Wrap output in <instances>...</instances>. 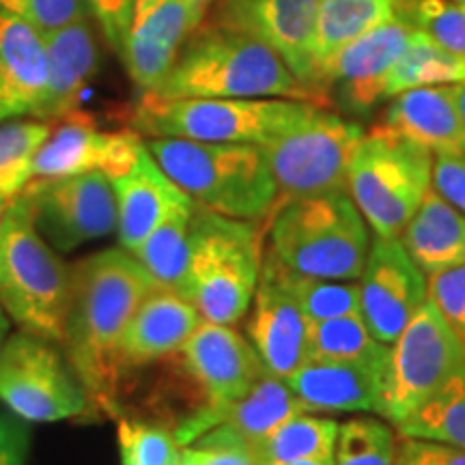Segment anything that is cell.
Returning a JSON list of instances; mask_svg holds the SVG:
<instances>
[{
  "label": "cell",
  "instance_id": "cell-1",
  "mask_svg": "<svg viewBox=\"0 0 465 465\" xmlns=\"http://www.w3.org/2000/svg\"><path fill=\"white\" fill-rule=\"evenodd\" d=\"M155 287L124 248L104 250L72 267L61 349L83 381L97 418H119L121 341L138 304Z\"/></svg>",
  "mask_w": 465,
  "mask_h": 465
},
{
  "label": "cell",
  "instance_id": "cell-2",
  "mask_svg": "<svg viewBox=\"0 0 465 465\" xmlns=\"http://www.w3.org/2000/svg\"><path fill=\"white\" fill-rule=\"evenodd\" d=\"M153 100H188V97H281L322 104L312 91L291 74L274 50L235 28L205 20L174 58L171 72Z\"/></svg>",
  "mask_w": 465,
  "mask_h": 465
},
{
  "label": "cell",
  "instance_id": "cell-3",
  "mask_svg": "<svg viewBox=\"0 0 465 465\" xmlns=\"http://www.w3.org/2000/svg\"><path fill=\"white\" fill-rule=\"evenodd\" d=\"M162 171L201 207L220 216L257 220L281 201L263 147L246 143H201L188 138H144Z\"/></svg>",
  "mask_w": 465,
  "mask_h": 465
},
{
  "label": "cell",
  "instance_id": "cell-4",
  "mask_svg": "<svg viewBox=\"0 0 465 465\" xmlns=\"http://www.w3.org/2000/svg\"><path fill=\"white\" fill-rule=\"evenodd\" d=\"M270 250L304 276L358 281L369 254V224L347 190L278 203Z\"/></svg>",
  "mask_w": 465,
  "mask_h": 465
},
{
  "label": "cell",
  "instance_id": "cell-5",
  "mask_svg": "<svg viewBox=\"0 0 465 465\" xmlns=\"http://www.w3.org/2000/svg\"><path fill=\"white\" fill-rule=\"evenodd\" d=\"M69 287L72 267L37 231L20 192L0 226V306L22 332L61 347Z\"/></svg>",
  "mask_w": 465,
  "mask_h": 465
},
{
  "label": "cell",
  "instance_id": "cell-6",
  "mask_svg": "<svg viewBox=\"0 0 465 465\" xmlns=\"http://www.w3.org/2000/svg\"><path fill=\"white\" fill-rule=\"evenodd\" d=\"M261 265L257 223L196 207L182 295L205 322L232 325L248 315Z\"/></svg>",
  "mask_w": 465,
  "mask_h": 465
},
{
  "label": "cell",
  "instance_id": "cell-7",
  "mask_svg": "<svg viewBox=\"0 0 465 465\" xmlns=\"http://www.w3.org/2000/svg\"><path fill=\"white\" fill-rule=\"evenodd\" d=\"M322 104L281 97H141L132 110L130 127L143 138H188L201 143L263 144L276 141Z\"/></svg>",
  "mask_w": 465,
  "mask_h": 465
},
{
  "label": "cell",
  "instance_id": "cell-8",
  "mask_svg": "<svg viewBox=\"0 0 465 465\" xmlns=\"http://www.w3.org/2000/svg\"><path fill=\"white\" fill-rule=\"evenodd\" d=\"M435 155L391 127L364 132L347 171V192L375 235L399 237L433 188Z\"/></svg>",
  "mask_w": 465,
  "mask_h": 465
},
{
  "label": "cell",
  "instance_id": "cell-9",
  "mask_svg": "<svg viewBox=\"0 0 465 465\" xmlns=\"http://www.w3.org/2000/svg\"><path fill=\"white\" fill-rule=\"evenodd\" d=\"M0 401L26 422L97 418L63 349L22 330L0 353Z\"/></svg>",
  "mask_w": 465,
  "mask_h": 465
},
{
  "label": "cell",
  "instance_id": "cell-10",
  "mask_svg": "<svg viewBox=\"0 0 465 465\" xmlns=\"http://www.w3.org/2000/svg\"><path fill=\"white\" fill-rule=\"evenodd\" d=\"M362 136L358 124L317 106L302 124L263 144L278 203L347 190L349 162Z\"/></svg>",
  "mask_w": 465,
  "mask_h": 465
},
{
  "label": "cell",
  "instance_id": "cell-11",
  "mask_svg": "<svg viewBox=\"0 0 465 465\" xmlns=\"http://www.w3.org/2000/svg\"><path fill=\"white\" fill-rule=\"evenodd\" d=\"M461 366L465 342L427 300L391 345L380 416L397 427Z\"/></svg>",
  "mask_w": 465,
  "mask_h": 465
},
{
  "label": "cell",
  "instance_id": "cell-12",
  "mask_svg": "<svg viewBox=\"0 0 465 465\" xmlns=\"http://www.w3.org/2000/svg\"><path fill=\"white\" fill-rule=\"evenodd\" d=\"M179 353L190 380L199 386L205 399L194 414L174 429L179 444L188 446L209 431L218 411L242 399L257 383L265 373V366L250 341L237 334L231 325L205 319Z\"/></svg>",
  "mask_w": 465,
  "mask_h": 465
},
{
  "label": "cell",
  "instance_id": "cell-13",
  "mask_svg": "<svg viewBox=\"0 0 465 465\" xmlns=\"http://www.w3.org/2000/svg\"><path fill=\"white\" fill-rule=\"evenodd\" d=\"M20 192L31 205L37 231L58 252L106 237L119 224L113 182L102 171L31 179Z\"/></svg>",
  "mask_w": 465,
  "mask_h": 465
},
{
  "label": "cell",
  "instance_id": "cell-14",
  "mask_svg": "<svg viewBox=\"0 0 465 465\" xmlns=\"http://www.w3.org/2000/svg\"><path fill=\"white\" fill-rule=\"evenodd\" d=\"M218 0H134L119 56L141 97L158 91Z\"/></svg>",
  "mask_w": 465,
  "mask_h": 465
},
{
  "label": "cell",
  "instance_id": "cell-15",
  "mask_svg": "<svg viewBox=\"0 0 465 465\" xmlns=\"http://www.w3.org/2000/svg\"><path fill=\"white\" fill-rule=\"evenodd\" d=\"M322 0H218L207 20L263 42L291 74L323 100L315 65V28Z\"/></svg>",
  "mask_w": 465,
  "mask_h": 465
},
{
  "label": "cell",
  "instance_id": "cell-16",
  "mask_svg": "<svg viewBox=\"0 0 465 465\" xmlns=\"http://www.w3.org/2000/svg\"><path fill=\"white\" fill-rule=\"evenodd\" d=\"M360 284V312L377 341L392 345L427 302V276L411 261L401 237L375 235Z\"/></svg>",
  "mask_w": 465,
  "mask_h": 465
},
{
  "label": "cell",
  "instance_id": "cell-17",
  "mask_svg": "<svg viewBox=\"0 0 465 465\" xmlns=\"http://www.w3.org/2000/svg\"><path fill=\"white\" fill-rule=\"evenodd\" d=\"M141 147L143 136L132 127L119 132L100 130L91 114L74 110L52 121L48 138L33 155L28 182L91 171L106 173L110 179L121 177L134 166Z\"/></svg>",
  "mask_w": 465,
  "mask_h": 465
},
{
  "label": "cell",
  "instance_id": "cell-18",
  "mask_svg": "<svg viewBox=\"0 0 465 465\" xmlns=\"http://www.w3.org/2000/svg\"><path fill=\"white\" fill-rule=\"evenodd\" d=\"M248 322V341L267 373L287 377L308 360V319L282 276V265L267 250Z\"/></svg>",
  "mask_w": 465,
  "mask_h": 465
},
{
  "label": "cell",
  "instance_id": "cell-19",
  "mask_svg": "<svg viewBox=\"0 0 465 465\" xmlns=\"http://www.w3.org/2000/svg\"><path fill=\"white\" fill-rule=\"evenodd\" d=\"M416 26L401 11L388 25L373 28L339 52L325 74V91L339 86L342 102L351 110L366 113L386 100V78L410 48Z\"/></svg>",
  "mask_w": 465,
  "mask_h": 465
},
{
  "label": "cell",
  "instance_id": "cell-20",
  "mask_svg": "<svg viewBox=\"0 0 465 465\" xmlns=\"http://www.w3.org/2000/svg\"><path fill=\"white\" fill-rule=\"evenodd\" d=\"M388 362L308 358L284 377L306 411L380 414Z\"/></svg>",
  "mask_w": 465,
  "mask_h": 465
},
{
  "label": "cell",
  "instance_id": "cell-21",
  "mask_svg": "<svg viewBox=\"0 0 465 465\" xmlns=\"http://www.w3.org/2000/svg\"><path fill=\"white\" fill-rule=\"evenodd\" d=\"M201 322L203 317L192 302L177 291L155 284L138 304L121 341L124 375L179 353Z\"/></svg>",
  "mask_w": 465,
  "mask_h": 465
},
{
  "label": "cell",
  "instance_id": "cell-22",
  "mask_svg": "<svg viewBox=\"0 0 465 465\" xmlns=\"http://www.w3.org/2000/svg\"><path fill=\"white\" fill-rule=\"evenodd\" d=\"M45 89L44 37L20 17L0 11V124L37 119Z\"/></svg>",
  "mask_w": 465,
  "mask_h": 465
},
{
  "label": "cell",
  "instance_id": "cell-23",
  "mask_svg": "<svg viewBox=\"0 0 465 465\" xmlns=\"http://www.w3.org/2000/svg\"><path fill=\"white\" fill-rule=\"evenodd\" d=\"M110 182L119 207V243L127 252H134L174 207L190 199L153 160L144 138L134 166Z\"/></svg>",
  "mask_w": 465,
  "mask_h": 465
},
{
  "label": "cell",
  "instance_id": "cell-24",
  "mask_svg": "<svg viewBox=\"0 0 465 465\" xmlns=\"http://www.w3.org/2000/svg\"><path fill=\"white\" fill-rule=\"evenodd\" d=\"M42 37L48 61V89L37 119L58 121L78 110L80 97L100 69V45L86 15Z\"/></svg>",
  "mask_w": 465,
  "mask_h": 465
},
{
  "label": "cell",
  "instance_id": "cell-25",
  "mask_svg": "<svg viewBox=\"0 0 465 465\" xmlns=\"http://www.w3.org/2000/svg\"><path fill=\"white\" fill-rule=\"evenodd\" d=\"M383 125L431 153H465L457 84L411 86L391 97Z\"/></svg>",
  "mask_w": 465,
  "mask_h": 465
},
{
  "label": "cell",
  "instance_id": "cell-26",
  "mask_svg": "<svg viewBox=\"0 0 465 465\" xmlns=\"http://www.w3.org/2000/svg\"><path fill=\"white\" fill-rule=\"evenodd\" d=\"M304 411L306 407L295 397L284 377L265 371L242 399L218 411L205 435L237 441L250 449L257 441L265 440L272 431H276L289 418L304 414Z\"/></svg>",
  "mask_w": 465,
  "mask_h": 465
},
{
  "label": "cell",
  "instance_id": "cell-27",
  "mask_svg": "<svg viewBox=\"0 0 465 465\" xmlns=\"http://www.w3.org/2000/svg\"><path fill=\"white\" fill-rule=\"evenodd\" d=\"M399 237L424 276L465 263V216L433 188Z\"/></svg>",
  "mask_w": 465,
  "mask_h": 465
},
{
  "label": "cell",
  "instance_id": "cell-28",
  "mask_svg": "<svg viewBox=\"0 0 465 465\" xmlns=\"http://www.w3.org/2000/svg\"><path fill=\"white\" fill-rule=\"evenodd\" d=\"M401 15V0H322L315 28V65L325 93V74L342 48Z\"/></svg>",
  "mask_w": 465,
  "mask_h": 465
},
{
  "label": "cell",
  "instance_id": "cell-29",
  "mask_svg": "<svg viewBox=\"0 0 465 465\" xmlns=\"http://www.w3.org/2000/svg\"><path fill=\"white\" fill-rule=\"evenodd\" d=\"M199 203L183 201L149 232L147 240L134 250V259L141 263L160 287L182 293L188 274L192 252V220Z\"/></svg>",
  "mask_w": 465,
  "mask_h": 465
},
{
  "label": "cell",
  "instance_id": "cell-30",
  "mask_svg": "<svg viewBox=\"0 0 465 465\" xmlns=\"http://www.w3.org/2000/svg\"><path fill=\"white\" fill-rule=\"evenodd\" d=\"M341 422L311 411L282 422L276 431L248 449L254 465H289L302 459H334Z\"/></svg>",
  "mask_w": 465,
  "mask_h": 465
},
{
  "label": "cell",
  "instance_id": "cell-31",
  "mask_svg": "<svg viewBox=\"0 0 465 465\" xmlns=\"http://www.w3.org/2000/svg\"><path fill=\"white\" fill-rule=\"evenodd\" d=\"M424 84H465V50L441 48L416 28L410 48L388 74L386 100Z\"/></svg>",
  "mask_w": 465,
  "mask_h": 465
},
{
  "label": "cell",
  "instance_id": "cell-32",
  "mask_svg": "<svg viewBox=\"0 0 465 465\" xmlns=\"http://www.w3.org/2000/svg\"><path fill=\"white\" fill-rule=\"evenodd\" d=\"M394 429L401 438L444 441L465 449V366Z\"/></svg>",
  "mask_w": 465,
  "mask_h": 465
},
{
  "label": "cell",
  "instance_id": "cell-33",
  "mask_svg": "<svg viewBox=\"0 0 465 465\" xmlns=\"http://www.w3.org/2000/svg\"><path fill=\"white\" fill-rule=\"evenodd\" d=\"M391 345L377 341L362 312L308 323V358L388 362Z\"/></svg>",
  "mask_w": 465,
  "mask_h": 465
},
{
  "label": "cell",
  "instance_id": "cell-34",
  "mask_svg": "<svg viewBox=\"0 0 465 465\" xmlns=\"http://www.w3.org/2000/svg\"><path fill=\"white\" fill-rule=\"evenodd\" d=\"M282 265V263H281ZM287 287L298 300L308 323L323 322L360 312V284L353 281H330V278L304 276L282 265Z\"/></svg>",
  "mask_w": 465,
  "mask_h": 465
},
{
  "label": "cell",
  "instance_id": "cell-35",
  "mask_svg": "<svg viewBox=\"0 0 465 465\" xmlns=\"http://www.w3.org/2000/svg\"><path fill=\"white\" fill-rule=\"evenodd\" d=\"M52 130V121L17 119L0 124V190L20 194L28 183L33 155Z\"/></svg>",
  "mask_w": 465,
  "mask_h": 465
},
{
  "label": "cell",
  "instance_id": "cell-36",
  "mask_svg": "<svg viewBox=\"0 0 465 465\" xmlns=\"http://www.w3.org/2000/svg\"><path fill=\"white\" fill-rule=\"evenodd\" d=\"M397 435L377 418H351L341 422L334 465H394Z\"/></svg>",
  "mask_w": 465,
  "mask_h": 465
},
{
  "label": "cell",
  "instance_id": "cell-37",
  "mask_svg": "<svg viewBox=\"0 0 465 465\" xmlns=\"http://www.w3.org/2000/svg\"><path fill=\"white\" fill-rule=\"evenodd\" d=\"M121 463L132 465H182L183 446L174 431L158 424L132 420L121 414L116 418Z\"/></svg>",
  "mask_w": 465,
  "mask_h": 465
},
{
  "label": "cell",
  "instance_id": "cell-38",
  "mask_svg": "<svg viewBox=\"0 0 465 465\" xmlns=\"http://www.w3.org/2000/svg\"><path fill=\"white\" fill-rule=\"evenodd\" d=\"M407 20L433 44L465 50V7L452 0H401Z\"/></svg>",
  "mask_w": 465,
  "mask_h": 465
},
{
  "label": "cell",
  "instance_id": "cell-39",
  "mask_svg": "<svg viewBox=\"0 0 465 465\" xmlns=\"http://www.w3.org/2000/svg\"><path fill=\"white\" fill-rule=\"evenodd\" d=\"M86 9V0H0V11L20 17L39 35L83 20Z\"/></svg>",
  "mask_w": 465,
  "mask_h": 465
},
{
  "label": "cell",
  "instance_id": "cell-40",
  "mask_svg": "<svg viewBox=\"0 0 465 465\" xmlns=\"http://www.w3.org/2000/svg\"><path fill=\"white\" fill-rule=\"evenodd\" d=\"M427 298L465 342V263L427 276Z\"/></svg>",
  "mask_w": 465,
  "mask_h": 465
},
{
  "label": "cell",
  "instance_id": "cell-41",
  "mask_svg": "<svg viewBox=\"0 0 465 465\" xmlns=\"http://www.w3.org/2000/svg\"><path fill=\"white\" fill-rule=\"evenodd\" d=\"M394 465H465V449L444 441L401 438Z\"/></svg>",
  "mask_w": 465,
  "mask_h": 465
},
{
  "label": "cell",
  "instance_id": "cell-42",
  "mask_svg": "<svg viewBox=\"0 0 465 465\" xmlns=\"http://www.w3.org/2000/svg\"><path fill=\"white\" fill-rule=\"evenodd\" d=\"M182 465H254L246 446L203 435L183 446Z\"/></svg>",
  "mask_w": 465,
  "mask_h": 465
},
{
  "label": "cell",
  "instance_id": "cell-43",
  "mask_svg": "<svg viewBox=\"0 0 465 465\" xmlns=\"http://www.w3.org/2000/svg\"><path fill=\"white\" fill-rule=\"evenodd\" d=\"M433 190L465 216V153H435Z\"/></svg>",
  "mask_w": 465,
  "mask_h": 465
},
{
  "label": "cell",
  "instance_id": "cell-44",
  "mask_svg": "<svg viewBox=\"0 0 465 465\" xmlns=\"http://www.w3.org/2000/svg\"><path fill=\"white\" fill-rule=\"evenodd\" d=\"M132 3L134 0H86L89 11L95 15L97 26H100L104 42L116 54L124 45L127 25H130Z\"/></svg>",
  "mask_w": 465,
  "mask_h": 465
},
{
  "label": "cell",
  "instance_id": "cell-45",
  "mask_svg": "<svg viewBox=\"0 0 465 465\" xmlns=\"http://www.w3.org/2000/svg\"><path fill=\"white\" fill-rule=\"evenodd\" d=\"M31 433L22 418L0 414V465H26Z\"/></svg>",
  "mask_w": 465,
  "mask_h": 465
},
{
  "label": "cell",
  "instance_id": "cell-46",
  "mask_svg": "<svg viewBox=\"0 0 465 465\" xmlns=\"http://www.w3.org/2000/svg\"><path fill=\"white\" fill-rule=\"evenodd\" d=\"M15 199H17V194H14V192L0 190V226H3L5 218H7L9 209H11V205H14Z\"/></svg>",
  "mask_w": 465,
  "mask_h": 465
},
{
  "label": "cell",
  "instance_id": "cell-47",
  "mask_svg": "<svg viewBox=\"0 0 465 465\" xmlns=\"http://www.w3.org/2000/svg\"><path fill=\"white\" fill-rule=\"evenodd\" d=\"M7 332H9V315L0 306V353H3L5 342H7Z\"/></svg>",
  "mask_w": 465,
  "mask_h": 465
},
{
  "label": "cell",
  "instance_id": "cell-48",
  "mask_svg": "<svg viewBox=\"0 0 465 465\" xmlns=\"http://www.w3.org/2000/svg\"><path fill=\"white\" fill-rule=\"evenodd\" d=\"M457 106H459V114H461L463 138H465V84H457Z\"/></svg>",
  "mask_w": 465,
  "mask_h": 465
},
{
  "label": "cell",
  "instance_id": "cell-49",
  "mask_svg": "<svg viewBox=\"0 0 465 465\" xmlns=\"http://www.w3.org/2000/svg\"><path fill=\"white\" fill-rule=\"evenodd\" d=\"M289 465H334V459H302Z\"/></svg>",
  "mask_w": 465,
  "mask_h": 465
},
{
  "label": "cell",
  "instance_id": "cell-50",
  "mask_svg": "<svg viewBox=\"0 0 465 465\" xmlns=\"http://www.w3.org/2000/svg\"><path fill=\"white\" fill-rule=\"evenodd\" d=\"M452 3H457V5H463V7H465V0H452Z\"/></svg>",
  "mask_w": 465,
  "mask_h": 465
},
{
  "label": "cell",
  "instance_id": "cell-51",
  "mask_svg": "<svg viewBox=\"0 0 465 465\" xmlns=\"http://www.w3.org/2000/svg\"><path fill=\"white\" fill-rule=\"evenodd\" d=\"M121 465H132V463H121Z\"/></svg>",
  "mask_w": 465,
  "mask_h": 465
}]
</instances>
